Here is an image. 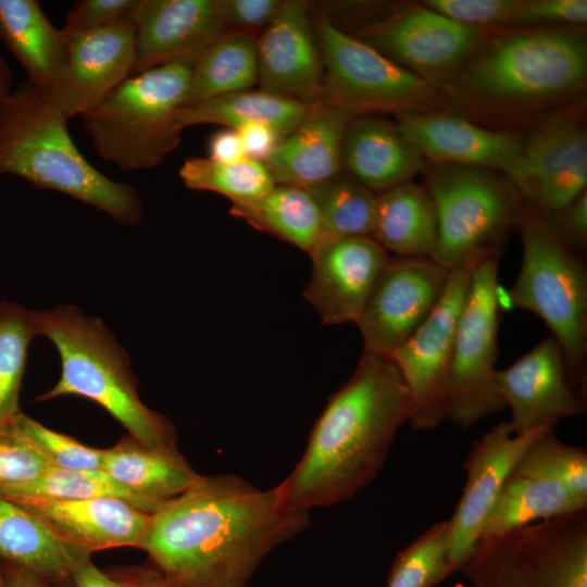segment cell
Here are the masks:
<instances>
[{"instance_id":"obj_41","label":"cell","mask_w":587,"mask_h":587,"mask_svg":"<svg viewBox=\"0 0 587 587\" xmlns=\"http://www.w3.org/2000/svg\"><path fill=\"white\" fill-rule=\"evenodd\" d=\"M49 467L13 421L0 424V491L23 486Z\"/></svg>"},{"instance_id":"obj_49","label":"cell","mask_w":587,"mask_h":587,"mask_svg":"<svg viewBox=\"0 0 587 587\" xmlns=\"http://www.w3.org/2000/svg\"><path fill=\"white\" fill-rule=\"evenodd\" d=\"M218 162H234L246 158L237 130L225 128L213 134L209 141V157Z\"/></svg>"},{"instance_id":"obj_5","label":"cell","mask_w":587,"mask_h":587,"mask_svg":"<svg viewBox=\"0 0 587 587\" xmlns=\"http://www.w3.org/2000/svg\"><path fill=\"white\" fill-rule=\"evenodd\" d=\"M587 76L586 37L571 27L487 37L441 88L453 99L495 109L527 108L565 97Z\"/></svg>"},{"instance_id":"obj_20","label":"cell","mask_w":587,"mask_h":587,"mask_svg":"<svg viewBox=\"0 0 587 587\" xmlns=\"http://www.w3.org/2000/svg\"><path fill=\"white\" fill-rule=\"evenodd\" d=\"M309 9L298 0L280 7L257 39L261 90L309 105L320 101L324 65Z\"/></svg>"},{"instance_id":"obj_21","label":"cell","mask_w":587,"mask_h":587,"mask_svg":"<svg viewBox=\"0 0 587 587\" xmlns=\"http://www.w3.org/2000/svg\"><path fill=\"white\" fill-rule=\"evenodd\" d=\"M128 21L136 41L133 75L198 57L227 33L221 0H137Z\"/></svg>"},{"instance_id":"obj_27","label":"cell","mask_w":587,"mask_h":587,"mask_svg":"<svg viewBox=\"0 0 587 587\" xmlns=\"http://www.w3.org/2000/svg\"><path fill=\"white\" fill-rule=\"evenodd\" d=\"M101 470L158 509L200 477L178 450L147 447L127 433L103 449Z\"/></svg>"},{"instance_id":"obj_38","label":"cell","mask_w":587,"mask_h":587,"mask_svg":"<svg viewBox=\"0 0 587 587\" xmlns=\"http://www.w3.org/2000/svg\"><path fill=\"white\" fill-rule=\"evenodd\" d=\"M449 548V520L433 524L396 554L387 587H436L454 574Z\"/></svg>"},{"instance_id":"obj_13","label":"cell","mask_w":587,"mask_h":587,"mask_svg":"<svg viewBox=\"0 0 587 587\" xmlns=\"http://www.w3.org/2000/svg\"><path fill=\"white\" fill-rule=\"evenodd\" d=\"M449 276L432 258L389 257L355 323L363 351L390 354L408 340L438 303Z\"/></svg>"},{"instance_id":"obj_31","label":"cell","mask_w":587,"mask_h":587,"mask_svg":"<svg viewBox=\"0 0 587 587\" xmlns=\"http://www.w3.org/2000/svg\"><path fill=\"white\" fill-rule=\"evenodd\" d=\"M258 75L257 38L249 33H224L196 59L180 108L248 90L258 83Z\"/></svg>"},{"instance_id":"obj_29","label":"cell","mask_w":587,"mask_h":587,"mask_svg":"<svg viewBox=\"0 0 587 587\" xmlns=\"http://www.w3.org/2000/svg\"><path fill=\"white\" fill-rule=\"evenodd\" d=\"M371 237L397 257L435 254L438 222L425 187L408 182L376 196Z\"/></svg>"},{"instance_id":"obj_19","label":"cell","mask_w":587,"mask_h":587,"mask_svg":"<svg viewBox=\"0 0 587 587\" xmlns=\"http://www.w3.org/2000/svg\"><path fill=\"white\" fill-rule=\"evenodd\" d=\"M303 298L324 325L357 323L385 263L387 251L371 236L337 239L310 254Z\"/></svg>"},{"instance_id":"obj_26","label":"cell","mask_w":587,"mask_h":587,"mask_svg":"<svg viewBox=\"0 0 587 587\" xmlns=\"http://www.w3.org/2000/svg\"><path fill=\"white\" fill-rule=\"evenodd\" d=\"M90 555L20 503L0 496V564L26 569L52 584L70 577Z\"/></svg>"},{"instance_id":"obj_33","label":"cell","mask_w":587,"mask_h":587,"mask_svg":"<svg viewBox=\"0 0 587 587\" xmlns=\"http://www.w3.org/2000/svg\"><path fill=\"white\" fill-rule=\"evenodd\" d=\"M229 214L311 254L321 232L317 207L305 188L276 184L247 202L232 203Z\"/></svg>"},{"instance_id":"obj_30","label":"cell","mask_w":587,"mask_h":587,"mask_svg":"<svg viewBox=\"0 0 587 587\" xmlns=\"http://www.w3.org/2000/svg\"><path fill=\"white\" fill-rule=\"evenodd\" d=\"M587 509V499L563 483L511 472L486 520L482 537ZM480 537V538H482Z\"/></svg>"},{"instance_id":"obj_39","label":"cell","mask_w":587,"mask_h":587,"mask_svg":"<svg viewBox=\"0 0 587 587\" xmlns=\"http://www.w3.org/2000/svg\"><path fill=\"white\" fill-rule=\"evenodd\" d=\"M512 473L559 480L587 499V450L559 440L554 430L537 437L526 448Z\"/></svg>"},{"instance_id":"obj_17","label":"cell","mask_w":587,"mask_h":587,"mask_svg":"<svg viewBox=\"0 0 587 587\" xmlns=\"http://www.w3.org/2000/svg\"><path fill=\"white\" fill-rule=\"evenodd\" d=\"M64 34L65 65L43 93L49 104L68 120L97 108L130 77L136 62V41L129 21L89 33Z\"/></svg>"},{"instance_id":"obj_54","label":"cell","mask_w":587,"mask_h":587,"mask_svg":"<svg viewBox=\"0 0 587 587\" xmlns=\"http://www.w3.org/2000/svg\"><path fill=\"white\" fill-rule=\"evenodd\" d=\"M0 587H4V582H3V575H2V569H1V565H0Z\"/></svg>"},{"instance_id":"obj_10","label":"cell","mask_w":587,"mask_h":587,"mask_svg":"<svg viewBox=\"0 0 587 587\" xmlns=\"http://www.w3.org/2000/svg\"><path fill=\"white\" fill-rule=\"evenodd\" d=\"M315 25L324 65L319 102L355 116L374 111L428 112L444 104L437 86L345 33L328 15L317 14Z\"/></svg>"},{"instance_id":"obj_24","label":"cell","mask_w":587,"mask_h":587,"mask_svg":"<svg viewBox=\"0 0 587 587\" xmlns=\"http://www.w3.org/2000/svg\"><path fill=\"white\" fill-rule=\"evenodd\" d=\"M354 116L326 102L311 105L264 161L275 184L308 189L338 175L344 133Z\"/></svg>"},{"instance_id":"obj_28","label":"cell","mask_w":587,"mask_h":587,"mask_svg":"<svg viewBox=\"0 0 587 587\" xmlns=\"http://www.w3.org/2000/svg\"><path fill=\"white\" fill-rule=\"evenodd\" d=\"M0 39L27 74L46 92L67 59L62 29L47 18L36 0H0Z\"/></svg>"},{"instance_id":"obj_7","label":"cell","mask_w":587,"mask_h":587,"mask_svg":"<svg viewBox=\"0 0 587 587\" xmlns=\"http://www.w3.org/2000/svg\"><path fill=\"white\" fill-rule=\"evenodd\" d=\"M197 58L130 76L83 115L85 130L102 159L122 171H142L158 165L177 147L183 129L174 116L185 100Z\"/></svg>"},{"instance_id":"obj_15","label":"cell","mask_w":587,"mask_h":587,"mask_svg":"<svg viewBox=\"0 0 587 587\" xmlns=\"http://www.w3.org/2000/svg\"><path fill=\"white\" fill-rule=\"evenodd\" d=\"M469 26L427 7L399 12L369 32L367 43L425 80L450 79L487 39Z\"/></svg>"},{"instance_id":"obj_3","label":"cell","mask_w":587,"mask_h":587,"mask_svg":"<svg viewBox=\"0 0 587 587\" xmlns=\"http://www.w3.org/2000/svg\"><path fill=\"white\" fill-rule=\"evenodd\" d=\"M0 174L65 193L124 225L142 221L137 190L103 175L85 159L71 138L67 120L28 79L0 101Z\"/></svg>"},{"instance_id":"obj_34","label":"cell","mask_w":587,"mask_h":587,"mask_svg":"<svg viewBox=\"0 0 587 587\" xmlns=\"http://www.w3.org/2000/svg\"><path fill=\"white\" fill-rule=\"evenodd\" d=\"M308 191L320 214L321 232L316 247L341 238L371 236L376 204L373 191L339 174L308 188Z\"/></svg>"},{"instance_id":"obj_22","label":"cell","mask_w":587,"mask_h":587,"mask_svg":"<svg viewBox=\"0 0 587 587\" xmlns=\"http://www.w3.org/2000/svg\"><path fill=\"white\" fill-rule=\"evenodd\" d=\"M402 135L435 163L507 173L519 157L522 138L480 127L455 114L428 111L399 114Z\"/></svg>"},{"instance_id":"obj_44","label":"cell","mask_w":587,"mask_h":587,"mask_svg":"<svg viewBox=\"0 0 587 587\" xmlns=\"http://www.w3.org/2000/svg\"><path fill=\"white\" fill-rule=\"evenodd\" d=\"M137 0H79L65 17L64 33H89L128 21Z\"/></svg>"},{"instance_id":"obj_2","label":"cell","mask_w":587,"mask_h":587,"mask_svg":"<svg viewBox=\"0 0 587 587\" xmlns=\"http://www.w3.org/2000/svg\"><path fill=\"white\" fill-rule=\"evenodd\" d=\"M410 414V392L394 360L363 351L313 424L303 455L275 487L279 498L307 512L350 499L376 478Z\"/></svg>"},{"instance_id":"obj_11","label":"cell","mask_w":587,"mask_h":587,"mask_svg":"<svg viewBox=\"0 0 587 587\" xmlns=\"http://www.w3.org/2000/svg\"><path fill=\"white\" fill-rule=\"evenodd\" d=\"M499 255H486L474 266L459 319L447 388V420L469 428L502 411L496 385L500 299Z\"/></svg>"},{"instance_id":"obj_16","label":"cell","mask_w":587,"mask_h":587,"mask_svg":"<svg viewBox=\"0 0 587 587\" xmlns=\"http://www.w3.org/2000/svg\"><path fill=\"white\" fill-rule=\"evenodd\" d=\"M555 426L548 423L514 434L509 421H502L473 442L462 463L466 479L461 498L449 519V560L454 573L482 537L494 503L526 448Z\"/></svg>"},{"instance_id":"obj_25","label":"cell","mask_w":587,"mask_h":587,"mask_svg":"<svg viewBox=\"0 0 587 587\" xmlns=\"http://www.w3.org/2000/svg\"><path fill=\"white\" fill-rule=\"evenodd\" d=\"M425 160L398 126L385 120L358 115L345 129L341 167L373 192L411 182L425 166Z\"/></svg>"},{"instance_id":"obj_6","label":"cell","mask_w":587,"mask_h":587,"mask_svg":"<svg viewBox=\"0 0 587 587\" xmlns=\"http://www.w3.org/2000/svg\"><path fill=\"white\" fill-rule=\"evenodd\" d=\"M521 268L507 291L512 309L539 316L559 344L571 384L586 397L587 270L547 221L522 200Z\"/></svg>"},{"instance_id":"obj_52","label":"cell","mask_w":587,"mask_h":587,"mask_svg":"<svg viewBox=\"0 0 587 587\" xmlns=\"http://www.w3.org/2000/svg\"><path fill=\"white\" fill-rule=\"evenodd\" d=\"M147 587H164L161 576L151 566Z\"/></svg>"},{"instance_id":"obj_9","label":"cell","mask_w":587,"mask_h":587,"mask_svg":"<svg viewBox=\"0 0 587 587\" xmlns=\"http://www.w3.org/2000/svg\"><path fill=\"white\" fill-rule=\"evenodd\" d=\"M425 189L437 213L436 262L451 271L486 255H501L522 208V198L509 182L486 168L435 163Z\"/></svg>"},{"instance_id":"obj_14","label":"cell","mask_w":587,"mask_h":587,"mask_svg":"<svg viewBox=\"0 0 587 587\" xmlns=\"http://www.w3.org/2000/svg\"><path fill=\"white\" fill-rule=\"evenodd\" d=\"M523 201L541 216L555 214L586 191L587 137L573 117L545 118L505 173Z\"/></svg>"},{"instance_id":"obj_37","label":"cell","mask_w":587,"mask_h":587,"mask_svg":"<svg viewBox=\"0 0 587 587\" xmlns=\"http://www.w3.org/2000/svg\"><path fill=\"white\" fill-rule=\"evenodd\" d=\"M178 173L186 187L217 192L232 203L260 198L276 185L263 162L247 157L234 162L189 158Z\"/></svg>"},{"instance_id":"obj_51","label":"cell","mask_w":587,"mask_h":587,"mask_svg":"<svg viewBox=\"0 0 587 587\" xmlns=\"http://www.w3.org/2000/svg\"><path fill=\"white\" fill-rule=\"evenodd\" d=\"M13 76L8 62L0 57V101L13 89Z\"/></svg>"},{"instance_id":"obj_47","label":"cell","mask_w":587,"mask_h":587,"mask_svg":"<svg viewBox=\"0 0 587 587\" xmlns=\"http://www.w3.org/2000/svg\"><path fill=\"white\" fill-rule=\"evenodd\" d=\"M558 237L578 253L587 242V192L560 212L542 216Z\"/></svg>"},{"instance_id":"obj_46","label":"cell","mask_w":587,"mask_h":587,"mask_svg":"<svg viewBox=\"0 0 587 587\" xmlns=\"http://www.w3.org/2000/svg\"><path fill=\"white\" fill-rule=\"evenodd\" d=\"M279 0H221V11L226 32L249 33L266 27L276 15Z\"/></svg>"},{"instance_id":"obj_23","label":"cell","mask_w":587,"mask_h":587,"mask_svg":"<svg viewBox=\"0 0 587 587\" xmlns=\"http://www.w3.org/2000/svg\"><path fill=\"white\" fill-rule=\"evenodd\" d=\"M17 503L62 539L89 553L122 547L141 549L151 520V514L112 497Z\"/></svg>"},{"instance_id":"obj_35","label":"cell","mask_w":587,"mask_h":587,"mask_svg":"<svg viewBox=\"0 0 587 587\" xmlns=\"http://www.w3.org/2000/svg\"><path fill=\"white\" fill-rule=\"evenodd\" d=\"M0 496L15 502L112 497L149 514L158 510V507L128 490L103 470L71 471L49 467L23 486L0 491Z\"/></svg>"},{"instance_id":"obj_42","label":"cell","mask_w":587,"mask_h":587,"mask_svg":"<svg viewBox=\"0 0 587 587\" xmlns=\"http://www.w3.org/2000/svg\"><path fill=\"white\" fill-rule=\"evenodd\" d=\"M425 7L462 24L514 26L521 0H428Z\"/></svg>"},{"instance_id":"obj_48","label":"cell","mask_w":587,"mask_h":587,"mask_svg":"<svg viewBox=\"0 0 587 587\" xmlns=\"http://www.w3.org/2000/svg\"><path fill=\"white\" fill-rule=\"evenodd\" d=\"M235 130L240 137L246 157L263 163L284 138L265 124H247Z\"/></svg>"},{"instance_id":"obj_8","label":"cell","mask_w":587,"mask_h":587,"mask_svg":"<svg viewBox=\"0 0 587 587\" xmlns=\"http://www.w3.org/2000/svg\"><path fill=\"white\" fill-rule=\"evenodd\" d=\"M459 572L471 587H587V509L482 537Z\"/></svg>"},{"instance_id":"obj_53","label":"cell","mask_w":587,"mask_h":587,"mask_svg":"<svg viewBox=\"0 0 587 587\" xmlns=\"http://www.w3.org/2000/svg\"><path fill=\"white\" fill-rule=\"evenodd\" d=\"M51 587H73L72 580L70 577L52 583Z\"/></svg>"},{"instance_id":"obj_36","label":"cell","mask_w":587,"mask_h":587,"mask_svg":"<svg viewBox=\"0 0 587 587\" xmlns=\"http://www.w3.org/2000/svg\"><path fill=\"white\" fill-rule=\"evenodd\" d=\"M36 336L34 311L0 301V424L12 422L22 412L20 394L27 352Z\"/></svg>"},{"instance_id":"obj_40","label":"cell","mask_w":587,"mask_h":587,"mask_svg":"<svg viewBox=\"0 0 587 587\" xmlns=\"http://www.w3.org/2000/svg\"><path fill=\"white\" fill-rule=\"evenodd\" d=\"M13 424L50 467L101 470L103 449L88 447L73 437L52 430L23 412L15 416Z\"/></svg>"},{"instance_id":"obj_12","label":"cell","mask_w":587,"mask_h":587,"mask_svg":"<svg viewBox=\"0 0 587 587\" xmlns=\"http://www.w3.org/2000/svg\"><path fill=\"white\" fill-rule=\"evenodd\" d=\"M479 260L450 271L446 289L432 313L389 354L409 389L408 423L415 430L434 429L447 420V388L457 327L473 268Z\"/></svg>"},{"instance_id":"obj_18","label":"cell","mask_w":587,"mask_h":587,"mask_svg":"<svg viewBox=\"0 0 587 587\" xmlns=\"http://www.w3.org/2000/svg\"><path fill=\"white\" fill-rule=\"evenodd\" d=\"M495 380L510 409L514 434L586 412V397L571 384L563 352L551 335L510 366L497 370Z\"/></svg>"},{"instance_id":"obj_43","label":"cell","mask_w":587,"mask_h":587,"mask_svg":"<svg viewBox=\"0 0 587 587\" xmlns=\"http://www.w3.org/2000/svg\"><path fill=\"white\" fill-rule=\"evenodd\" d=\"M586 21V0H521L514 26L561 28Z\"/></svg>"},{"instance_id":"obj_4","label":"cell","mask_w":587,"mask_h":587,"mask_svg":"<svg viewBox=\"0 0 587 587\" xmlns=\"http://www.w3.org/2000/svg\"><path fill=\"white\" fill-rule=\"evenodd\" d=\"M34 313L38 335L53 344L61 361L58 383L37 400L70 395L86 398L142 445L178 450L174 425L141 401L127 352L101 320L85 315L74 305Z\"/></svg>"},{"instance_id":"obj_45","label":"cell","mask_w":587,"mask_h":587,"mask_svg":"<svg viewBox=\"0 0 587 587\" xmlns=\"http://www.w3.org/2000/svg\"><path fill=\"white\" fill-rule=\"evenodd\" d=\"M149 572V565L112 566L102 571L88 558L73 570L70 578L73 587H147Z\"/></svg>"},{"instance_id":"obj_50","label":"cell","mask_w":587,"mask_h":587,"mask_svg":"<svg viewBox=\"0 0 587 587\" xmlns=\"http://www.w3.org/2000/svg\"><path fill=\"white\" fill-rule=\"evenodd\" d=\"M0 565L4 587H51L49 580L32 571L10 564Z\"/></svg>"},{"instance_id":"obj_1","label":"cell","mask_w":587,"mask_h":587,"mask_svg":"<svg viewBox=\"0 0 587 587\" xmlns=\"http://www.w3.org/2000/svg\"><path fill=\"white\" fill-rule=\"evenodd\" d=\"M310 513L235 474L200 475L151 514L141 550L164 587H245L264 558L301 534Z\"/></svg>"},{"instance_id":"obj_32","label":"cell","mask_w":587,"mask_h":587,"mask_svg":"<svg viewBox=\"0 0 587 587\" xmlns=\"http://www.w3.org/2000/svg\"><path fill=\"white\" fill-rule=\"evenodd\" d=\"M310 108L287 97L245 90L179 108L174 120L180 129L198 124H217L232 129L253 123L265 124L286 137L303 121Z\"/></svg>"}]
</instances>
